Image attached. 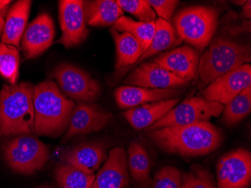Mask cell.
<instances>
[{
    "mask_svg": "<svg viewBox=\"0 0 251 188\" xmlns=\"http://www.w3.org/2000/svg\"><path fill=\"white\" fill-rule=\"evenodd\" d=\"M34 89L29 82L3 85L0 92V136L35 134Z\"/></svg>",
    "mask_w": 251,
    "mask_h": 188,
    "instance_id": "cell-3",
    "label": "cell"
},
{
    "mask_svg": "<svg viewBox=\"0 0 251 188\" xmlns=\"http://www.w3.org/2000/svg\"><path fill=\"white\" fill-rule=\"evenodd\" d=\"M117 31L129 32L139 41L143 52L150 47L155 32V21L150 23L135 21L129 17L122 16L113 25ZM144 54V53H143Z\"/></svg>",
    "mask_w": 251,
    "mask_h": 188,
    "instance_id": "cell-25",
    "label": "cell"
},
{
    "mask_svg": "<svg viewBox=\"0 0 251 188\" xmlns=\"http://www.w3.org/2000/svg\"><path fill=\"white\" fill-rule=\"evenodd\" d=\"M251 1H248L245 2V6L243 7L242 9V14L245 18H251Z\"/></svg>",
    "mask_w": 251,
    "mask_h": 188,
    "instance_id": "cell-34",
    "label": "cell"
},
{
    "mask_svg": "<svg viewBox=\"0 0 251 188\" xmlns=\"http://www.w3.org/2000/svg\"><path fill=\"white\" fill-rule=\"evenodd\" d=\"M251 111V87L245 89L226 103L223 110L222 121L226 126H234L243 121Z\"/></svg>",
    "mask_w": 251,
    "mask_h": 188,
    "instance_id": "cell-26",
    "label": "cell"
},
{
    "mask_svg": "<svg viewBox=\"0 0 251 188\" xmlns=\"http://www.w3.org/2000/svg\"><path fill=\"white\" fill-rule=\"evenodd\" d=\"M146 133L147 136L160 149L182 157L208 155L218 149L224 139L221 130L209 121L164 127Z\"/></svg>",
    "mask_w": 251,
    "mask_h": 188,
    "instance_id": "cell-1",
    "label": "cell"
},
{
    "mask_svg": "<svg viewBox=\"0 0 251 188\" xmlns=\"http://www.w3.org/2000/svg\"><path fill=\"white\" fill-rule=\"evenodd\" d=\"M55 36L53 20L46 13L41 14L25 29L21 49L26 59L37 57L50 48Z\"/></svg>",
    "mask_w": 251,
    "mask_h": 188,
    "instance_id": "cell-14",
    "label": "cell"
},
{
    "mask_svg": "<svg viewBox=\"0 0 251 188\" xmlns=\"http://www.w3.org/2000/svg\"><path fill=\"white\" fill-rule=\"evenodd\" d=\"M127 166L126 153L124 148H112L89 188H126L129 181Z\"/></svg>",
    "mask_w": 251,
    "mask_h": 188,
    "instance_id": "cell-16",
    "label": "cell"
},
{
    "mask_svg": "<svg viewBox=\"0 0 251 188\" xmlns=\"http://www.w3.org/2000/svg\"><path fill=\"white\" fill-rule=\"evenodd\" d=\"M152 8H154L159 18L169 22L170 21L179 1L176 0H148Z\"/></svg>",
    "mask_w": 251,
    "mask_h": 188,
    "instance_id": "cell-32",
    "label": "cell"
},
{
    "mask_svg": "<svg viewBox=\"0 0 251 188\" xmlns=\"http://www.w3.org/2000/svg\"><path fill=\"white\" fill-rule=\"evenodd\" d=\"M251 46L224 37H217L200 57L199 75L203 84H211L220 76L250 63Z\"/></svg>",
    "mask_w": 251,
    "mask_h": 188,
    "instance_id": "cell-4",
    "label": "cell"
},
{
    "mask_svg": "<svg viewBox=\"0 0 251 188\" xmlns=\"http://www.w3.org/2000/svg\"><path fill=\"white\" fill-rule=\"evenodd\" d=\"M182 93L180 89H151L125 85L116 89L115 97L118 107L126 109L148 103L176 98Z\"/></svg>",
    "mask_w": 251,
    "mask_h": 188,
    "instance_id": "cell-17",
    "label": "cell"
},
{
    "mask_svg": "<svg viewBox=\"0 0 251 188\" xmlns=\"http://www.w3.org/2000/svg\"><path fill=\"white\" fill-rule=\"evenodd\" d=\"M120 8L132 14L142 22H153L156 20V15L147 0H118Z\"/></svg>",
    "mask_w": 251,
    "mask_h": 188,
    "instance_id": "cell-30",
    "label": "cell"
},
{
    "mask_svg": "<svg viewBox=\"0 0 251 188\" xmlns=\"http://www.w3.org/2000/svg\"><path fill=\"white\" fill-rule=\"evenodd\" d=\"M96 175H88L70 164H60L55 169V178L60 188H89Z\"/></svg>",
    "mask_w": 251,
    "mask_h": 188,
    "instance_id": "cell-27",
    "label": "cell"
},
{
    "mask_svg": "<svg viewBox=\"0 0 251 188\" xmlns=\"http://www.w3.org/2000/svg\"><path fill=\"white\" fill-rule=\"evenodd\" d=\"M75 105L53 81L40 82L34 89L35 134L53 138L64 134Z\"/></svg>",
    "mask_w": 251,
    "mask_h": 188,
    "instance_id": "cell-2",
    "label": "cell"
},
{
    "mask_svg": "<svg viewBox=\"0 0 251 188\" xmlns=\"http://www.w3.org/2000/svg\"><path fill=\"white\" fill-rule=\"evenodd\" d=\"M180 100V97H176L170 100L148 103L142 105V107L126 110L123 114L135 130H146L161 120L178 104Z\"/></svg>",
    "mask_w": 251,
    "mask_h": 188,
    "instance_id": "cell-19",
    "label": "cell"
},
{
    "mask_svg": "<svg viewBox=\"0 0 251 188\" xmlns=\"http://www.w3.org/2000/svg\"><path fill=\"white\" fill-rule=\"evenodd\" d=\"M55 79L61 92L72 100L78 103H91L101 96V88L95 79L81 68L70 63H62L53 70Z\"/></svg>",
    "mask_w": 251,
    "mask_h": 188,
    "instance_id": "cell-8",
    "label": "cell"
},
{
    "mask_svg": "<svg viewBox=\"0 0 251 188\" xmlns=\"http://www.w3.org/2000/svg\"><path fill=\"white\" fill-rule=\"evenodd\" d=\"M19 51L13 45L0 43V76L10 84H16L19 73Z\"/></svg>",
    "mask_w": 251,
    "mask_h": 188,
    "instance_id": "cell-28",
    "label": "cell"
},
{
    "mask_svg": "<svg viewBox=\"0 0 251 188\" xmlns=\"http://www.w3.org/2000/svg\"><path fill=\"white\" fill-rule=\"evenodd\" d=\"M5 161L18 173L31 175L40 170L49 160V149L36 137L18 135L4 145Z\"/></svg>",
    "mask_w": 251,
    "mask_h": 188,
    "instance_id": "cell-6",
    "label": "cell"
},
{
    "mask_svg": "<svg viewBox=\"0 0 251 188\" xmlns=\"http://www.w3.org/2000/svg\"><path fill=\"white\" fill-rule=\"evenodd\" d=\"M110 31L116 46V69L123 70L135 64L144 53L139 41L129 32L120 33L114 27Z\"/></svg>",
    "mask_w": 251,
    "mask_h": 188,
    "instance_id": "cell-22",
    "label": "cell"
},
{
    "mask_svg": "<svg viewBox=\"0 0 251 188\" xmlns=\"http://www.w3.org/2000/svg\"><path fill=\"white\" fill-rule=\"evenodd\" d=\"M181 188H217L212 174L200 166L191 167L182 175Z\"/></svg>",
    "mask_w": 251,
    "mask_h": 188,
    "instance_id": "cell-29",
    "label": "cell"
},
{
    "mask_svg": "<svg viewBox=\"0 0 251 188\" xmlns=\"http://www.w3.org/2000/svg\"><path fill=\"white\" fill-rule=\"evenodd\" d=\"M224 105L209 102L201 97H191L176 106L161 120L145 130V132L164 127L187 126L208 122L212 117H220Z\"/></svg>",
    "mask_w": 251,
    "mask_h": 188,
    "instance_id": "cell-7",
    "label": "cell"
},
{
    "mask_svg": "<svg viewBox=\"0 0 251 188\" xmlns=\"http://www.w3.org/2000/svg\"><path fill=\"white\" fill-rule=\"evenodd\" d=\"M111 117L109 112L101 109L97 105L78 103L75 105L67 132L63 140L68 141L77 135L101 131L108 125Z\"/></svg>",
    "mask_w": 251,
    "mask_h": 188,
    "instance_id": "cell-13",
    "label": "cell"
},
{
    "mask_svg": "<svg viewBox=\"0 0 251 188\" xmlns=\"http://www.w3.org/2000/svg\"><path fill=\"white\" fill-rule=\"evenodd\" d=\"M176 41V32L170 23L162 18H157L155 21V32L151 44L135 64L142 63L148 58L169 49Z\"/></svg>",
    "mask_w": 251,
    "mask_h": 188,
    "instance_id": "cell-23",
    "label": "cell"
},
{
    "mask_svg": "<svg viewBox=\"0 0 251 188\" xmlns=\"http://www.w3.org/2000/svg\"><path fill=\"white\" fill-rule=\"evenodd\" d=\"M106 145L101 142L80 144L66 153L65 161L73 167L88 175H95L104 161H106Z\"/></svg>",
    "mask_w": 251,
    "mask_h": 188,
    "instance_id": "cell-18",
    "label": "cell"
},
{
    "mask_svg": "<svg viewBox=\"0 0 251 188\" xmlns=\"http://www.w3.org/2000/svg\"><path fill=\"white\" fill-rule=\"evenodd\" d=\"M245 2H246V1H245V2H244V1H241V2H238V1H235V2H234V3L239 4V5H243V4L245 3Z\"/></svg>",
    "mask_w": 251,
    "mask_h": 188,
    "instance_id": "cell-35",
    "label": "cell"
},
{
    "mask_svg": "<svg viewBox=\"0 0 251 188\" xmlns=\"http://www.w3.org/2000/svg\"><path fill=\"white\" fill-rule=\"evenodd\" d=\"M84 17L91 27H109L124 16V11L114 0H95L84 2Z\"/></svg>",
    "mask_w": 251,
    "mask_h": 188,
    "instance_id": "cell-21",
    "label": "cell"
},
{
    "mask_svg": "<svg viewBox=\"0 0 251 188\" xmlns=\"http://www.w3.org/2000/svg\"><path fill=\"white\" fill-rule=\"evenodd\" d=\"M251 84V65L246 63L216 79L201 95L208 101L226 105Z\"/></svg>",
    "mask_w": 251,
    "mask_h": 188,
    "instance_id": "cell-11",
    "label": "cell"
},
{
    "mask_svg": "<svg viewBox=\"0 0 251 188\" xmlns=\"http://www.w3.org/2000/svg\"><path fill=\"white\" fill-rule=\"evenodd\" d=\"M200 61V52L189 45L165 52L153 59L154 63L187 81L195 79Z\"/></svg>",
    "mask_w": 251,
    "mask_h": 188,
    "instance_id": "cell-15",
    "label": "cell"
},
{
    "mask_svg": "<svg viewBox=\"0 0 251 188\" xmlns=\"http://www.w3.org/2000/svg\"><path fill=\"white\" fill-rule=\"evenodd\" d=\"M218 24V11L212 7H188L181 10L175 18L179 37L200 50L209 45Z\"/></svg>",
    "mask_w": 251,
    "mask_h": 188,
    "instance_id": "cell-5",
    "label": "cell"
},
{
    "mask_svg": "<svg viewBox=\"0 0 251 188\" xmlns=\"http://www.w3.org/2000/svg\"><path fill=\"white\" fill-rule=\"evenodd\" d=\"M182 175L174 166L162 168L155 175L150 188H181Z\"/></svg>",
    "mask_w": 251,
    "mask_h": 188,
    "instance_id": "cell-31",
    "label": "cell"
},
{
    "mask_svg": "<svg viewBox=\"0 0 251 188\" xmlns=\"http://www.w3.org/2000/svg\"><path fill=\"white\" fill-rule=\"evenodd\" d=\"M84 1H59V20L62 36L56 43L69 49L82 43L88 35L84 17Z\"/></svg>",
    "mask_w": 251,
    "mask_h": 188,
    "instance_id": "cell-10",
    "label": "cell"
},
{
    "mask_svg": "<svg viewBox=\"0 0 251 188\" xmlns=\"http://www.w3.org/2000/svg\"><path fill=\"white\" fill-rule=\"evenodd\" d=\"M32 2L29 0H20L9 8L2 35V43L13 45L19 49L21 39L26 29Z\"/></svg>",
    "mask_w": 251,
    "mask_h": 188,
    "instance_id": "cell-20",
    "label": "cell"
},
{
    "mask_svg": "<svg viewBox=\"0 0 251 188\" xmlns=\"http://www.w3.org/2000/svg\"><path fill=\"white\" fill-rule=\"evenodd\" d=\"M154 62H145L134 69L124 81L125 84L151 89H179L188 84Z\"/></svg>",
    "mask_w": 251,
    "mask_h": 188,
    "instance_id": "cell-12",
    "label": "cell"
},
{
    "mask_svg": "<svg viewBox=\"0 0 251 188\" xmlns=\"http://www.w3.org/2000/svg\"><path fill=\"white\" fill-rule=\"evenodd\" d=\"M128 165L132 177L143 186L151 182V162L145 148L138 142H132L128 150Z\"/></svg>",
    "mask_w": 251,
    "mask_h": 188,
    "instance_id": "cell-24",
    "label": "cell"
},
{
    "mask_svg": "<svg viewBox=\"0 0 251 188\" xmlns=\"http://www.w3.org/2000/svg\"><path fill=\"white\" fill-rule=\"evenodd\" d=\"M50 188V187H42V188Z\"/></svg>",
    "mask_w": 251,
    "mask_h": 188,
    "instance_id": "cell-36",
    "label": "cell"
},
{
    "mask_svg": "<svg viewBox=\"0 0 251 188\" xmlns=\"http://www.w3.org/2000/svg\"><path fill=\"white\" fill-rule=\"evenodd\" d=\"M11 1L6 0H0V38H2L4 26H5V18L8 11V5Z\"/></svg>",
    "mask_w": 251,
    "mask_h": 188,
    "instance_id": "cell-33",
    "label": "cell"
},
{
    "mask_svg": "<svg viewBox=\"0 0 251 188\" xmlns=\"http://www.w3.org/2000/svg\"><path fill=\"white\" fill-rule=\"evenodd\" d=\"M251 179V155L238 148L221 157L217 166L218 188H248Z\"/></svg>",
    "mask_w": 251,
    "mask_h": 188,
    "instance_id": "cell-9",
    "label": "cell"
}]
</instances>
